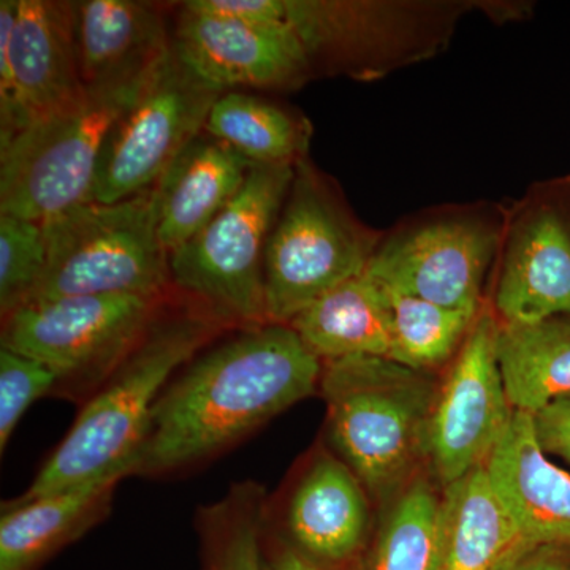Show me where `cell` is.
<instances>
[{"label":"cell","instance_id":"1","mask_svg":"<svg viewBox=\"0 0 570 570\" xmlns=\"http://www.w3.org/2000/svg\"><path fill=\"white\" fill-rule=\"evenodd\" d=\"M322 362L291 325L250 326L179 371L154 406L134 475L204 463L321 387Z\"/></svg>","mask_w":570,"mask_h":570},{"label":"cell","instance_id":"2","mask_svg":"<svg viewBox=\"0 0 570 570\" xmlns=\"http://www.w3.org/2000/svg\"><path fill=\"white\" fill-rule=\"evenodd\" d=\"M224 328L208 313L157 317L81 409L69 434L20 499L58 493L134 464L154 406L176 373Z\"/></svg>","mask_w":570,"mask_h":570},{"label":"cell","instance_id":"3","mask_svg":"<svg viewBox=\"0 0 570 570\" xmlns=\"http://www.w3.org/2000/svg\"><path fill=\"white\" fill-rule=\"evenodd\" d=\"M438 385L430 373L384 356L324 362L318 389L330 441L381 508L417 478L428 459Z\"/></svg>","mask_w":570,"mask_h":570},{"label":"cell","instance_id":"4","mask_svg":"<svg viewBox=\"0 0 570 570\" xmlns=\"http://www.w3.org/2000/svg\"><path fill=\"white\" fill-rule=\"evenodd\" d=\"M151 67L88 86L80 100L33 122L0 149V214L43 224L91 204L105 140L140 96Z\"/></svg>","mask_w":570,"mask_h":570},{"label":"cell","instance_id":"5","mask_svg":"<svg viewBox=\"0 0 570 570\" xmlns=\"http://www.w3.org/2000/svg\"><path fill=\"white\" fill-rule=\"evenodd\" d=\"M43 225L47 268L26 305L63 296L164 295L171 281L156 186L118 204L75 206Z\"/></svg>","mask_w":570,"mask_h":570},{"label":"cell","instance_id":"6","mask_svg":"<svg viewBox=\"0 0 570 570\" xmlns=\"http://www.w3.org/2000/svg\"><path fill=\"white\" fill-rule=\"evenodd\" d=\"M381 236L358 223L309 160L295 165L294 181L265 253L269 324L288 325L307 306L363 275Z\"/></svg>","mask_w":570,"mask_h":570},{"label":"cell","instance_id":"7","mask_svg":"<svg viewBox=\"0 0 570 570\" xmlns=\"http://www.w3.org/2000/svg\"><path fill=\"white\" fill-rule=\"evenodd\" d=\"M295 165L254 164L245 186L193 239L170 253V277L206 313L245 328L269 324L265 253Z\"/></svg>","mask_w":570,"mask_h":570},{"label":"cell","instance_id":"8","mask_svg":"<svg viewBox=\"0 0 570 570\" xmlns=\"http://www.w3.org/2000/svg\"><path fill=\"white\" fill-rule=\"evenodd\" d=\"M285 22L311 69L373 80L433 58L469 10L464 2L284 0Z\"/></svg>","mask_w":570,"mask_h":570},{"label":"cell","instance_id":"9","mask_svg":"<svg viewBox=\"0 0 570 570\" xmlns=\"http://www.w3.org/2000/svg\"><path fill=\"white\" fill-rule=\"evenodd\" d=\"M163 295L63 296L29 303L3 317L2 347L39 360L61 377L58 389L91 392L137 346L160 316Z\"/></svg>","mask_w":570,"mask_h":570},{"label":"cell","instance_id":"10","mask_svg":"<svg viewBox=\"0 0 570 570\" xmlns=\"http://www.w3.org/2000/svg\"><path fill=\"white\" fill-rule=\"evenodd\" d=\"M223 91L202 80L170 43L105 140L91 204L112 205L151 189L187 145L204 132Z\"/></svg>","mask_w":570,"mask_h":570},{"label":"cell","instance_id":"11","mask_svg":"<svg viewBox=\"0 0 570 570\" xmlns=\"http://www.w3.org/2000/svg\"><path fill=\"white\" fill-rule=\"evenodd\" d=\"M499 326L493 307L483 305L438 385L426 461L442 489L485 464L515 412L499 366Z\"/></svg>","mask_w":570,"mask_h":570},{"label":"cell","instance_id":"12","mask_svg":"<svg viewBox=\"0 0 570 570\" xmlns=\"http://www.w3.org/2000/svg\"><path fill=\"white\" fill-rule=\"evenodd\" d=\"M499 243L501 228L490 216L445 213L381 242L366 273L393 291L453 309L480 311Z\"/></svg>","mask_w":570,"mask_h":570},{"label":"cell","instance_id":"13","mask_svg":"<svg viewBox=\"0 0 570 570\" xmlns=\"http://www.w3.org/2000/svg\"><path fill=\"white\" fill-rule=\"evenodd\" d=\"M494 314L502 325L570 316V179L543 184L513 213Z\"/></svg>","mask_w":570,"mask_h":570},{"label":"cell","instance_id":"14","mask_svg":"<svg viewBox=\"0 0 570 570\" xmlns=\"http://www.w3.org/2000/svg\"><path fill=\"white\" fill-rule=\"evenodd\" d=\"M171 43L179 59L219 91L292 89L313 75L302 41L287 22H247L181 7Z\"/></svg>","mask_w":570,"mask_h":570},{"label":"cell","instance_id":"15","mask_svg":"<svg viewBox=\"0 0 570 570\" xmlns=\"http://www.w3.org/2000/svg\"><path fill=\"white\" fill-rule=\"evenodd\" d=\"M0 40L9 48L21 132L81 99L73 2L0 0Z\"/></svg>","mask_w":570,"mask_h":570},{"label":"cell","instance_id":"16","mask_svg":"<svg viewBox=\"0 0 570 570\" xmlns=\"http://www.w3.org/2000/svg\"><path fill=\"white\" fill-rule=\"evenodd\" d=\"M483 468L519 547H570V475L547 459L531 414L513 412Z\"/></svg>","mask_w":570,"mask_h":570},{"label":"cell","instance_id":"17","mask_svg":"<svg viewBox=\"0 0 570 570\" xmlns=\"http://www.w3.org/2000/svg\"><path fill=\"white\" fill-rule=\"evenodd\" d=\"M370 499L343 460L321 453L288 499L285 523L295 549L321 568L352 560L370 528Z\"/></svg>","mask_w":570,"mask_h":570},{"label":"cell","instance_id":"18","mask_svg":"<svg viewBox=\"0 0 570 570\" xmlns=\"http://www.w3.org/2000/svg\"><path fill=\"white\" fill-rule=\"evenodd\" d=\"M130 475L134 464H124L58 493L11 502L0 519V570L39 569L107 515L116 489Z\"/></svg>","mask_w":570,"mask_h":570},{"label":"cell","instance_id":"19","mask_svg":"<svg viewBox=\"0 0 570 570\" xmlns=\"http://www.w3.org/2000/svg\"><path fill=\"white\" fill-rule=\"evenodd\" d=\"M253 165L205 130L184 148L156 184L159 236L168 254L204 230L234 200Z\"/></svg>","mask_w":570,"mask_h":570},{"label":"cell","instance_id":"20","mask_svg":"<svg viewBox=\"0 0 570 570\" xmlns=\"http://www.w3.org/2000/svg\"><path fill=\"white\" fill-rule=\"evenodd\" d=\"M75 43L88 86L129 77L151 67L170 47L160 10L137 0L73 2Z\"/></svg>","mask_w":570,"mask_h":570},{"label":"cell","instance_id":"21","mask_svg":"<svg viewBox=\"0 0 570 570\" xmlns=\"http://www.w3.org/2000/svg\"><path fill=\"white\" fill-rule=\"evenodd\" d=\"M322 362L384 356L392 347L387 295L374 277H352L288 324Z\"/></svg>","mask_w":570,"mask_h":570},{"label":"cell","instance_id":"22","mask_svg":"<svg viewBox=\"0 0 570 570\" xmlns=\"http://www.w3.org/2000/svg\"><path fill=\"white\" fill-rule=\"evenodd\" d=\"M519 546L485 468L445 487L438 515L436 570H497Z\"/></svg>","mask_w":570,"mask_h":570},{"label":"cell","instance_id":"23","mask_svg":"<svg viewBox=\"0 0 570 570\" xmlns=\"http://www.w3.org/2000/svg\"><path fill=\"white\" fill-rule=\"evenodd\" d=\"M498 358L515 411L534 415L551 401L570 395V316L532 325L501 324Z\"/></svg>","mask_w":570,"mask_h":570},{"label":"cell","instance_id":"24","mask_svg":"<svg viewBox=\"0 0 570 570\" xmlns=\"http://www.w3.org/2000/svg\"><path fill=\"white\" fill-rule=\"evenodd\" d=\"M205 132L253 164L296 165L306 159L313 129L279 105L249 94L224 92L213 105Z\"/></svg>","mask_w":570,"mask_h":570},{"label":"cell","instance_id":"25","mask_svg":"<svg viewBox=\"0 0 570 570\" xmlns=\"http://www.w3.org/2000/svg\"><path fill=\"white\" fill-rule=\"evenodd\" d=\"M381 285L387 295L392 326L389 358L430 374L452 363L479 311L453 309Z\"/></svg>","mask_w":570,"mask_h":570},{"label":"cell","instance_id":"26","mask_svg":"<svg viewBox=\"0 0 570 570\" xmlns=\"http://www.w3.org/2000/svg\"><path fill=\"white\" fill-rule=\"evenodd\" d=\"M441 497L415 478L385 508L370 570H436Z\"/></svg>","mask_w":570,"mask_h":570},{"label":"cell","instance_id":"27","mask_svg":"<svg viewBox=\"0 0 570 570\" xmlns=\"http://www.w3.org/2000/svg\"><path fill=\"white\" fill-rule=\"evenodd\" d=\"M258 491L236 487L200 513L208 570H265L261 546Z\"/></svg>","mask_w":570,"mask_h":570},{"label":"cell","instance_id":"28","mask_svg":"<svg viewBox=\"0 0 570 570\" xmlns=\"http://www.w3.org/2000/svg\"><path fill=\"white\" fill-rule=\"evenodd\" d=\"M47 232L41 223L0 214V311L2 317L29 302L47 268Z\"/></svg>","mask_w":570,"mask_h":570},{"label":"cell","instance_id":"29","mask_svg":"<svg viewBox=\"0 0 570 570\" xmlns=\"http://www.w3.org/2000/svg\"><path fill=\"white\" fill-rule=\"evenodd\" d=\"M61 377L39 360L0 348V450L9 445L11 434L29 407L41 396L55 392Z\"/></svg>","mask_w":570,"mask_h":570},{"label":"cell","instance_id":"30","mask_svg":"<svg viewBox=\"0 0 570 570\" xmlns=\"http://www.w3.org/2000/svg\"><path fill=\"white\" fill-rule=\"evenodd\" d=\"M532 419L543 452L561 456L570 463V395L551 401Z\"/></svg>","mask_w":570,"mask_h":570},{"label":"cell","instance_id":"31","mask_svg":"<svg viewBox=\"0 0 570 570\" xmlns=\"http://www.w3.org/2000/svg\"><path fill=\"white\" fill-rule=\"evenodd\" d=\"M497 570H570V560L561 547L517 546Z\"/></svg>","mask_w":570,"mask_h":570},{"label":"cell","instance_id":"32","mask_svg":"<svg viewBox=\"0 0 570 570\" xmlns=\"http://www.w3.org/2000/svg\"><path fill=\"white\" fill-rule=\"evenodd\" d=\"M273 570H324L316 562L299 553L294 546H285L277 551Z\"/></svg>","mask_w":570,"mask_h":570}]
</instances>
